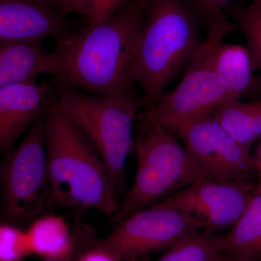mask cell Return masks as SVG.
Masks as SVG:
<instances>
[{
    "mask_svg": "<svg viewBox=\"0 0 261 261\" xmlns=\"http://www.w3.org/2000/svg\"><path fill=\"white\" fill-rule=\"evenodd\" d=\"M65 14L83 15L90 18L97 0H50Z\"/></svg>",
    "mask_w": 261,
    "mask_h": 261,
    "instance_id": "603a6c76",
    "label": "cell"
},
{
    "mask_svg": "<svg viewBox=\"0 0 261 261\" xmlns=\"http://www.w3.org/2000/svg\"><path fill=\"white\" fill-rule=\"evenodd\" d=\"M116 224L107 236L91 239L87 244L116 261H137L152 252L168 250L205 228L202 219L191 214L155 205Z\"/></svg>",
    "mask_w": 261,
    "mask_h": 261,
    "instance_id": "ba28073f",
    "label": "cell"
},
{
    "mask_svg": "<svg viewBox=\"0 0 261 261\" xmlns=\"http://www.w3.org/2000/svg\"><path fill=\"white\" fill-rule=\"evenodd\" d=\"M75 255H69V256L50 257V258L44 259L43 261H72L75 258Z\"/></svg>",
    "mask_w": 261,
    "mask_h": 261,
    "instance_id": "4316f807",
    "label": "cell"
},
{
    "mask_svg": "<svg viewBox=\"0 0 261 261\" xmlns=\"http://www.w3.org/2000/svg\"><path fill=\"white\" fill-rule=\"evenodd\" d=\"M1 168L3 211L14 222L28 221L55 205L44 140V116L20 145L5 154Z\"/></svg>",
    "mask_w": 261,
    "mask_h": 261,
    "instance_id": "52a82bcc",
    "label": "cell"
},
{
    "mask_svg": "<svg viewBox=\"0 0 261 261\" xmlns=\"http://www.w3.org/2000/svg\"><path fill=\"white\" fill-rule=\"evenodd\" d=\"M154 0H134L132 5L147 13Z\"/></svg>",
    "mask_w": 261,
    "mask_h": 261,
    "instance_id": "484cf974",
    "label": "cell"
},
{
    "mask_svg": "<svg viewBox=\"0 0 261 261\" xmlns=\"http://www.w3.org/2000/svg\"><path fill=\"white\" fill-rule=\"evenodd\" d=\"M58 100L53 82H27L0 87V149L7 154L20 136L45 116Z\"/></svg>",
    "mask_w": 261,
    "mask_h": 261,
    "instance_id": "7c38bea8",
    "label": "cell"
},
{
    "mask_svg": "<svg viewBox=\"0 0 261 261\" xmlns=\"http://www.w3.org/2000/svg\"><path fill=\"white\" fill-rule=\"evenodd\" d=\"M214 65L220 83L231 99H240L261 89V80L254 75L246 47L221 43L215 50Z\"/></svg>",
    "mask_w": 261,
    "mask_h": 261,
    "instance_id": "9a60e30c",
    "label": "cell"
},
{
    "mask_svg": "<svg viewBox=\"0 0 261 261\" xmlns=\"http://www.w3.org/2000/svg\"><path fill=\"white\" fill-rule=\"evenodd\" d=\"M250 3H255V4H261V0H248Z\"/></svg>",
    "mask_w": 261,
    "mask_h": 261,
    "instance_id": "f1b7e54d",
    "label": "cell"
},
{
    "mask_svg": "<svg viewBox=\"0 0 261 261\" xmlns=\"http://www.w3.org/2000/svg\"><path fill=\"white\" fill-rule=\"evenodd\" d=\"M252 157L255 171L259 178V184L257 189L259 191H261V139L259 141L258 145L255 147V151L252 154Z\"/></svg>",
    "mask_w": 261,
    "mask_h": 261,
    "instance_id": "d4e9b609",
    "label": "cell"
},
{
    "mask_svg": "<svg viewBox=\"0 0 261 261\" xmlns=\"http://www.w3.org/2000/svg\"><path fill=\"white\" fill-rule=\"evenodd\" d=\"M44 140L55 205L76 211L75 224L92 209L114 216L120 202L107 166L80 128L49 111L44 116Z\"/></svg>",
    "mask_w": 261,
    "mask_h": 261,
    "instance_id": "7a4b0ae2",
    "label": "cell"
},
{
    "mask_svg": "<svg viewBox=\"0 0 261 261\" xmlns=\"http://www.w3.org/2000/svg\"><path fill=\"white\" fill-rule=\"evenodd\" d=\"M201 27H209L226 13L231 0H181Z\"/></svg>",
    "mask_w": 261,
    "mask_h": 261,
    "instance_id": "44dd1931",
    "label": "cell"
},
{
    "mask_svg": "<svg viewBox=\"0 0 261 261\" xmlns=\"http://www.w3.org/2000/svg\"><path fill=\"white\" fill-rule=\"evenodd\" d=\"M141 130L134 144L137 157L135 181L113 216L115 224L201 178H210L174 134L156 125L141 127Z\"/></svg>",
    "mask_w": 261,
    "mask_h": 261,
    "instance_id": "5b68a950",
    "label": "cell"
},
{
    "mask_svg": "<svg viewBox=\"0 0 261 261\" xmlns=\"http://www.w3.org/2000/svg\"><path fill=\"white\" fill-rule=\"evenodd\" d=\"M50 0H0V42L68 39L75 31Z\"/></svg>",
    "mask_w": 261,
    "mask_h": 261,
    "instance_id": "8fae6325",
    "label": "cell"
},
{
    "mask_svg": "<svg viewBox=\"0 0 261 261\" xmlns=\"http://www.w3.org/2000/svg\"><path fill=\"white\" fill-rule=\"evenodd\" d=\"M54 84L58 100L51 111L68 117L90 141L107 166L117 196L126 185V161L135 144L133 126L142 97L136 90L105 95Z\"/></svg>",
    "mask_w": 261,
    "mask_h": 261,
    "instance_id": "277c9868",
    "label": "cell"
},
{
    "mask_svg": "<svg viewBox=\"0 0 261 261\" xmlns=\"http://www.w3.org/2000/svg\"><path fill=\"white\" fill-rule=\"evenodd\" d=\"M237 29L226 13L211 24L181 82L171 92H165L157 103L145 108L140 127L156 125L174 134L189 122L212 115L220 105L231 99L215 71L214 56L224 38Z\"/></svg>",
    "mask_w": 261,
    "mask_h": 261,
    "instance_id": "8992f818",
    "label": "cell"
},
{
    "mask_svg": "<svg viewBox=\"0 0 261 261\" xmlns=\"http://www.w3.org/2000/svg\"><path fill=\"white\" fill-rule=\"evenodd\" d=\"M32 255L27 231L9 224L0 226V261H21Z\"/></svg>",
    "mask_w": 261,
    "mask_h": 261,
    "instance_id": "ffe728a7",
    "label": "cell"
},
{
    "mask_svg": "<svg viewBox=\"0 0 261 261\" xmlns=\"http://www.w3.org/2000/svg\"><path fill=\"white\" fill-rule=\"evenodd\" d=\"M226 256L215 244V234L194 233L173 245L155 261H219Z\"/></svg>",
    "mask_w": 261,
    "mask_h": 261,
    "instance_id": "d6986e66",
    "label": "cell"
},
{
    "mask_svg": "<svg viewBox=\"0 0 261 261\" xmlns=\"http://www.w3.org/2000/svg\"><path fill=\"white\" fill-rule=\"evenodd\" d=\"M213 116L224 129L247 149L261 139V99L251 102L228 99L220 105Z\"/></svg>",
    "mask_w": 261,
    "mask_h": 261,
    "instance_id": "e0dca14e",
    "label": "cell"
},
{
    "mask_svg": "<svg viewBox=\"0 0 261 261\" xmlns=\"http://www.w3.org/2000/svg\"><path fill=\"white\" fill-rule=\"evenodd\" d=\"M246 39L254 72L261 70V4L230 5L227 10Z\"/></svg>",
    "mask_w": 261,
    "mask_h": 261,
    "instance_id": "ac0fdd59",
    "label": "cell"
},
{
    "mask_svg": "<svg viewBox=\"0 0 261 261\" xmlns=\"http://www.w3.org/2000/svg\"><path fill=\"white\" fill-rule=\"evenodd\" d=\"M25 231L32 254L44 259L78 256L87 240L82 225H76L71 232L65 218L54 214L39 216Z\"/></svg>",
    "mask_w": 261,
    "mask_h": 261,
    "instance_id": "5bb4252c",
    "label": "cell"
},
{
    "mask_svg": "<svg viewBox=\"0 0 261 261\" xmlns=\"http://www.w3.org/2000/svg\"><path fill=\"white\" fill-rule=\"evenodd\" d=\"M219 261H247V260H238V259H234L232 258V257H230L227 256V255H226L224 257V258L221 259V260H220Z\"/></svg>",
    "mask_w": 261,
    "mask_h": 261,
    "instance_id": "83f0119b",
    "label": "cell"
},
{
    "mask_svg": "<svg viewBox=\"0 0 261 261\" xmlns=\"http://www.w3.org/2000/svg\"><path fill=\"white\" fill-rule=\"evenodd\" d=\"M77 261H116L107 253L97 249L86 245L85 248L79 254Z\"/></svg>",
    "mask_w": 261,
    "mask_h": 261,
    "instance_id": "cb8c5ba5",
    "label": "cell"
},
{
    "mask_svg": "<svg viewBox=\"0 0 261 261\" xmlns=\"http://www.w3.org/2000/svg\"><path fill=\"white\" fill-rule=\"evenodd\" d=\"M147 13L132 3L107 21L88 24L56 43L53 82L91 94L135 91L128 70Z\"/></svg>",
    "mask_w": 261,
    "mask_h": 261,
    "instance_id": "6da1fadb",
    "label": "cell"
},
{
    "mask_svg": "<svg viewBox=\"0 0 261 261\" xmlns=\"http://www.w3.org/2000/svg\"><path fill=\"white\" fill-rule=\"evenodd\" d=\"M174 135L181 139L211 179L222 183L252 182L257 175L251 149L233 140L213 115L189 122Z\"/></svg>",
    "mask_w": 261,
    "mask_h": 261,
    "instance_id": "9c48e42d",
    "label": "cell"
},
{
    "mask_svg": "<svg viewBox=\"0 0 261 261\" xmlns=\"http://www.w3.org/2000/svg\"><path fill=\"white\" fill-rule=\"evenodd\" d=\"M181 0H154L136 44L128 75L142 92V107L158 102L185 71L203 39Z\"/></svg>",
    "mask_w": 261,
    "mask_h": 261,
    "instance_id": "3957f363",
    "label": "cell"
},
{
    "mask_svg": "<svg viewBox=\"0 0 261 261\" xmlns=\"http://www.w3.org/2000/svg\"><path fill=\"white\" fill-rule=\"evenodd\" d=\"M258 191H259V190H258ZM259 192H261V191H259Z\"/></svg>",
    "mask_w": 261,
    "mask_h": 261,
    "instance_id": "f546056e",
    "label": "cell"
},
{
    "mask_svg": "<svg viewBox=\"0 0 261 261\" xmlns=\"http://www.w3.org/2000/svg\"><path fill=\"white\" fill-rule=\"evenodd\" d=\"M219 251L232 258L261 261V192L255 190L246 210L227 234H215Z\"/></svg>",
    "mask_w": 261,
    "mask_h": 261,
    "instance_id": "2e32d148",
    "label": "cell"
},
{
    "mask_svg": "<svg viewBox=\"0 0 261 261\" xmlns=\"http://www.w3.org/2000/svg\"><path fill=\"white\" fill-rule=\"evenodd\" d=\"M123 2L124 0H97L92 15L88 19L89 25L104 23L113 18Z\"/></svg>",
    "mask_w": 261,
    "mask_h": 261,
    "instance_id": "7402d4cb",
    "label": "cell"
},
{
    "mask_svg": "<svg viewBox=\"0 0 261 261\" xmlns=\"http://www.w3.org/2000/svg\"><path fill=\"white\" fill-rule=\"evenodd\" d=\"M54 71L53 53L42 41L0 42V87L37 82L39 74Z\"/></svg>",
    "mask_w": 261,
    "mask_h": 261,
    "instance_id": "4fadbf2b",
    "label": "cell"
},
{
    "mask_svg": "<svg viewBox=\"0 0 261 261\" xmlns=\"http://www.w3.org/2000/svg\"><path fill=\"white\" fill-rule=\"evenodd\" d=\"M255 190L253 182L222 183L204 178L154 205L199 218L205 222L204 231L214 235L240 219Z\"/></svg>",
    "mask_w": 261,
    "mask_h": 261,
    "instance_id": "30bf717a",
    "label": "cell"
}]
</instances>
